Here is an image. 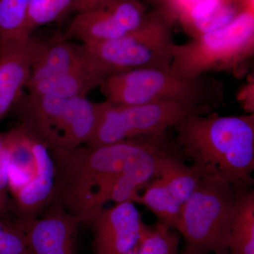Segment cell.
<instances>
[{
    "label": "cell",
    "instance_id": "1",
    "mask_svg": "<svg viewBox=\"0 0 254 254\" xmlns=\"http://www.w3.org/2000/svg\"><path fill=\"white\" fill-rule=\"evenodd\" d=\"M168 134L167 131L104 146L50 150L55 172L53 200L88 225L110 201L120 177Z\"/></svg>",
    "mask_w": 254,
    "mask_h": 254
},
{
    "label": "cell",
    "instance_id": "2",
    "mask_svg": "<svg viewBox=\"0 0 254 254\" xmlns=\"http://www.w3.org/2000/svg\"><path fill=\"white\" fill-rule=\"evenodd\" d=\"M175 138L185 158L193 165L211 168L236 190L254 185V115L187 116L173 127Z\"/></svg>",
    "mask_w": 254,
    "mask_h": 254
},
{
    "label": "cell",
    "instance_id": "3",
    "mask_svg": "<svg viewBox=\"0 0 254 254\" xmlns=\"http://www.w3.org/2000/svg\"><path fill=\"white\" fill-rule=\"evenodd\" d=\"M99 87L105 101L118 105L169 103L214 110L225 95L221 80L208 74L184 76L170 67L115 73Z\"/></svg>",
    "mask_w": 254,
    "mask_h": 254
},
{
    "label": "cell",
    "instance_id": "4",
    "mask_svg": "<svg viewBox=\"0 0 254 254\" xmlns=\"http://www.w3.org/2000/svg\"><path fill=\"white\" fill-rule=\"evenodd\" d=\"M101 103L23 93L14 108L19 126L50 150L86 145L99 120Z\"/></svg>",
    "mask_w": 254,
    "mask_h": 254
},
{
    "label": "cell",
    "instance_id": "5",
    "mask_svg": "<svg viewBox=\"0 0 254 254\" xmlns=\"http://www.w3.org/2000/svg\"><path fill=\"white\" fill-rule=\"evenodd\" d=\"M205 169L196 189L182 206L177 230L186 240L188 250L203 254H228L237 192L218 172Z\"/></svg>",
    "mask_w": 254,
    "mask_h": 254
},
{
    "label": "cell",
    "instance_id": "6",
    "mask_svg": "<svg viewBox=\"0 0 254 254\" xmlns=\"http://www.w3.org/2000/svg\"><path fill=\"white\" fill-rule=\"evenodd\" d=\"M254 53V11H245L223 27L175 43L170 68L187 76L245 71Z\"/></svg>",
    "mask_w": 254,
    "mask_h": 254
},
{
    "label": "cell",
    "instance_id": "7",
    "mask_svg": "<svg viewBox=\"0 0 254 254\" xmlns=\"http://www.w3.org/2000/svg\"><path fill=\"white\" fill-rule=\"evenodd\" d=\"M173 23L153 10L135 31L114 41L86 46L90 58L108 76L146 68H170Z\"/></svg>",
    "mask_w": 254,
    "mask_h": 254
},
{
    "label": "cell",
    "instance_id": "8",
    "mask_svg": "<svg viewBox=\"0 0 254 254\" xmlns=\"http://www.w3.org/2000/svg\"><path fill=\"white\" fill-rule=\"evenodd\" d=\"M213 110L169 103L118 105L103 102L94 133L86 145L104 146L135 137L163 133L187 116L207 115Z\"/></svg>",
    "mask_w": 254,
    "mask_h": 254
},
{
    "label": "cell",
    "instance_id": "9",
    "mask_svg": "<svg viewBox=\"0 0 254 254\" xmlns=\"http://www.w3.org/2000/svg\"><path fill=\"white\" fill-rule=\"evenodd\" d=\"M141 0H119L76 14L63 39L94 46L118 39L135 31L148 14Z\"/></svg>",
    "mask_w": 254,
    "mask_h": 254
},
{
    "label": "cell",
    "instance_id": "10",
    "mask_svg": "<svg viewBox=\"0 0 254 254\" xmlns=\"http://www.w3.org/2000/svg\"><path fill=\"white\" fill-rule=\"evenodd\" d=\"M14 222L24 233L32 254H76L83 222L58 202L53 200L36 219Z\"/></svg>",
    "mask_w": 254,
    "mask_h": 254
},
{
    "label": "cell",
    "instance_id": "11",
    "mask_svg": "<svg viewBox=\"0 0 254 254\" xmlns=\"http://www.w3.org/2000/svg\"><path fill=\"white\" fill-rule=\"evenodd\" d=\"M144 222L131 200L100 210L88 226L94 254H127L139 242Z\"/></svg>",
    "mask_w": 254,
    "mask_h": 254
},
{
    "label": "cell",
    "instance_id": "12",
    "mask_svg": "<svg viewBox=\"0 0 254 254\" xmlns=\"http://www.w3.org/2000/svg\"><path fill=\"white\" fill-rule=\"evenodd\" d=\"M43 43L32 36L0 41V123L22 95Z\"/></svg>",
    "mask_w": 254,
    "mask_h": 254
},
{
    "label": "cell",
    "instance_id": "13",
    "mask_svg": "<svg viewBox=\"0 0 254 254\" xmlns=\"http://www.w3.org/2000/svg\"><path fill=\"white\" fill-rule=\"evenodd\" d=\"M36 171L29 183L11 193L13 220L26 222L39 217L54 199L55 165L50 150L34 138Z\"/></svg>",
    "mask_w": 254,
    "mask_h": 254
},
{
    "label": "cell",
    "instance_id": "14",
    "mask_svg": "<svg viewBox=\"0 0 254 254\" xmlns=\"http://www.w3.org/2000/svg\"><path fill=\"white\" fill-rule=\"evenodd\" d=\"M108 77L107 73L88 55V61L81 66L66 72L29 81L26 88L28 93L33 94L68 99L86 97Z\"/></svg>",
    "mask_w": 254,
    "mask_h": 254
},
{
    "label": "cell",
    "instance_id": "15",
    "mask_svg": "<svg viewBox=\"0 0 254 254\" xmlns=\"http://www.w3.org/2000/svg\"><path fill=\"white\" fill-rule=\"evenodd\" d=\"M254 11V0H202L180 18L192 38L226 26L245 11Z\"/></svg>",
    "mask_w": 254,
    "mask_h": 254
},
{
    "label": "cell",
    "instance_id": "16",
    "mask_svg": "<svg viewBox=\"0 0 254 254\" xmlns=\"http://www.w3.org/2000/svg\"><path fill=\"white\" fill-rule=\"evenodd\" d=\"M9 164L10 192L29 183L36 171L35 139L21 126L3 133Z\"/></svg>",
    "mask_w": 254,
    "mask_h": 254
},
{
    "label": "cell",
    "instance_id": "17",
    "mask_svg": "<svg viewBox=\"0 0 254 254\" xmlns=\"http://www.w3.org/2000/svg\"><path fill=\"white\" fill-rule=\"evenodd\" d=\"M88 60L84 45L69 43L64 39L52 43L44 42L33 63L29 81L66 72L81 66Z\"/></svg>",
    "mask_w": 254,
    "mask_h": 254
},
{
    "label": "cell",
    "instance_id": "18",
    "mask_svg": "<svg viewBox=\"0 0 254 254\" xmlns=\"http://www.w3.org/2000/svg\"><path fill=\"white\" fill-rule=\"evenodd\" d=\"M185 159L178 155L163 157L157 177L182 205L190 198L205 173V169L198 165L185 164Z\"/></svg>",
    "mask_w": 254,
    "mask_h": 254
},
{
    "label": "cell",
    "instance_id": "19",
    "mask_svg": "<svg viewBox=\"0 0 254 254\" xmlns=\"http://www.w3.org/2000/svg\"><path fill=\"white\" fill-rule=\"evenodd\" d=\"M237 205L230 231V254H254V192L237 190Z\"/></svg>",
    "mask_w": 254,
    "mask_h": 254
},
{
    "label": "cell",
    "instance_id": "20",
    "mask_svg": "<svg viewBox=\"0 0 254 254\" xmlns=\"http://www.w3.org/2000/svg\"><path fill=\"white\" fill-rule=\"evenodd\" d=\"M145 205L158 218V222L171 229L177 230L180 224L182 205L170 193L159 178L133 200Z\"/></svg>",
    "mask_w": 254,
    "mask_h": 254
},
{
    "label": "cell",
    "instance_id": "21",
    "mask_svg": "<svg viewBox=\"0 0 254 254\" xmlns=\"http://www.w3.org/2000/svg\"><path fill=\"white\" fill-rule=\"evenodd\" d=\"M83 0H33L30 5L23 34L32 36L40 26L63 19L71 13L81 12Z\"/></svg>",
    "mask_w": 254,
    "mask_h": 254
},
{
    "label": "cell",
    "instance_id": "22",
    "mask_svg": "<svg viewBox=\"0 0 254 254\" xmlns=\"http://www.w3.org/2000/svg\"><path fill=\"white\" fill-rule=\"evenodd\" d=\"M180 237L163 224L145 225L136 247L127 254H177Z\"/></svg>",
    "mask_w": 254,
    "mask_h": 254
},
{
    "label": "cell",
    "instance_id": "23",
    "mask_svg": "<svg viewBox=\"0 0 254 254\" xmlns=\"http://www.w3.org/2000/svg\"><path fill=\"white\" fill-rule=\"evenodd\" d=\"M33 0H0V41L23 34L30 5Z\"/></svg>",
    "mask_w": 254,
    "mask_h": 254
},
{
    "label": "cell",
    "instance_id": "24",
    "mask_svg": "<svg viewBox=\"0 0 254 254\" xmlns=\"http://www.w3.org/2000/svg\"><path fill=\"white\" fill-rule=\"evenodd\" d=\"M0 254H32L24 233L12 219L0 220Z\"/></svg>",
    "mask_w": 254,
    "mask_h": 254
},
{
    "label": "cell",
    "instance_id": "25",
    "mask_svg": "<svg viewBox=\"0 0 254 254\" xmlns=\"http://www.w3.org/2000/svg\"><path fill=\"white\" fill-rule=\"evenodd\" d=\"M9 164L3 133H0V220H11Z\"/></svg>",
    "mask_w": 254,
    "mask_h": 254
},
{
    "label": "cell",
    "instance_id": "26",
    "mask_svg": "<svg viewBox=\"0 0 254 254\" xmlns=\"http://www.w3.org/2000/svg\"><path fill=\"white\" fill-rule=\"evenodd\" d=\"M153 5L155 11L164 15L172 23H175L180 20L182 15L190 6L202 0H147Z\"/></svg>",
    "mask_w": 254,
    "mask_h": 254
},
{
    "label": "cell",
    "instance_id": "27",
    "mask_svg": "<svg viewBox=\"0 0 254 254\" xmlns=\"http://www.w3.org/2000/svg\"><path fill=\"white\" fill-rule=\"evenodd\" d=\"M119 1V0H83V9H82L81 11L92 9V8L99 6V5L113 2V1Z\"/></svg>",
    "mask_w": 254,
    "mask_h": 254
},
{
    "label": "cell",
    "instance_id": "28",
    "mask_svg": "<svg viewBox=\"0 0 254 254\" xmlns=\"http://www.w3.org/2000/svg\"><path fill=\"white\" fill-rule=\"evenodd\" d=\"M182 254H203L198 253V252H193V251L188 250V249H185V252H182Z\"/></svg>",
    "mask_w": 254,
    "mask_h": 254
},
{
    "label": "cell",
    "instance_id": "29",
    "mask_svg": "<svg viewBox=\"0 0 254 254\" xmlns=\"http://www.w3.org/2000/svg\"><path fill=\"white\" fill-rule=\"evenodd\" d=\"M228 254H230V253H229Z\"/></svg>",
    "mask_w": 254,
    "mask_h": 254
}]
</instances>
